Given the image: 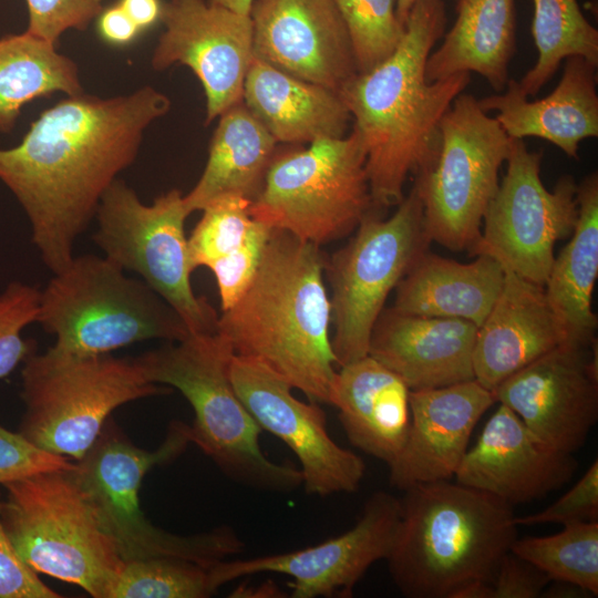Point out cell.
Masks as SVG:
<instances>
[{"instance_id": "cell-1", "label": "cell", "mask_w": 598, "mask_h": 598, "mask_svg": "<svg viewBox=\"0 0 598 598\" xmlns=\"http://www.w3.org/2000/svg\"><path fill=\"white\" fill-rule=\"evenodd\" d=\"M169 107L168 96L148 85L106 99L82 92L43 111L20 144L0 148V181L22 206L53 274L72 260L105 190Z\"/></svg>"}, {"instance_id": "cell-2", "label": "cell", "mask_w": 598, "mask_h": 598, "mask_svg": "<svg viewBox=\"0 0 598 598\" xmlns=\"http://www.w3.org/2000/svg\"><path fill=\"white\" fill-rule=\"evenodd\" d=\"M444 0H417L394 52L339 92L365 151V171L374 207L399 205L410 175L434 158L440 124L466 89L470 73L429 82L425 65L446 27Z\"/></svg>"}, {"instance_id": "cell-3", "label": "cell", "mask_w": 598, "mask_h": 598, "mask_svg": "<svg viewBox=\"0 0 598 598\" xmlns=\"http://www.w3.org/2000/svg\"><path fill=\"white\" fill-rule=\"evenodd\" d=\"M321 247L272 229L257 272L218 318L235 355L255 359L309 401L327 403L336 375Z\"/></svg>"}, {"instance_id": "cell-4", "label": "cell", "mask_w": 598, "mask_h": 598, "mask_svg": "<svg viewBox=\"0 0 598 598\" xmlns=\"http://www.w3.org/2000/svg\"><path fill=\"white\" fill-rule=\"evenodd\" d=\"M389 573L409 598H454L474 581L492 582L517 538L513 506L450 480L404 491Z\"/></svg>"}, {"instance_id": "cell-5", "label": "cell", "mask_w": 598, "mask_h": 598, "mask_svg": "<svg viewBox=\"0 0 598 598\" xmlns=\"http://www.w3.org/2000/svg\"><path fill=\"white\" fill-rule=\"evenodd\" d=\"M234 354L219 332L189 333L135 360L150 382L175 388L185 396L194 412L190 442L229 480L264 492H293L303 484L302 473L262 452V430L230 380Z\"/></svg>"}, {"instance_id": "cell-6", "label": "cell", "mask_w": 598, "mask_h": 598, "mask_svg": "<svg viewBox=\"0 0 598 598\" xmlns=\"http://www.w3.org/2000/svg\"><path fill=\"white\" fill-rule=\"evenodd\" d=\"M190 443L189 425L175 420L156 450H143L110 417L96 441L76 462L75 476L124 563L175 557L215 564L243 551V539L226 525L177 535L155 526L141 508L140 488L146 473L176 460Z\"/></svg>"}, {"instance_id": "cell-7", "label": "cell", "mask_w": 598, "mask_h": 598, "mask_svg": "<svg viewBox=\"0 0 598 598\" xmlns=\"http://www.w3.org/2000/svg\"><path fill=\"white\" fill-rule=\"evenodd\" d=\"M74 470L4 484L1 522L35 573L75 585L94 598H109L124 560Z\"/></svg>"}, {"instance_id": "cell-8", "label": "cell", "mask_w": 598, "mask_h": 598, "mask_svg": "<svg viewBox=\"0 0 598 598\" xmlns=\"http://www.w3.org/2000/svg\"><path fill=\"white\" fill-rule=\"evenodd\" d=\"M22 363L24 412L18 432L74 462L86 454L115 409L169 393L146 379L135 358L79 355L50 347Z\"/></svg>"}, {"instance_id": "cell-9", "label": "cell", "mask_w": 598, "mask_h": 598, "mask_svg": "<svg viewBox=\"0 0 598 598\" xmlns=\"http://www.w3.org/2000/svg\"><path fill=\"white\" fill-rule=\"evenodd\" d=\"M37 322L55 338L53 349L99 355L151 339L189 334L176 311L146 282L113 261L73 256L40 291Z\"/></svg>"}, {"instance_id": "cell-10", "label": "cell", "mask_w": 598, "mask_h": 598, "mask_svg": "<svg viewBox=\"0 0 598 598\" xmlns=\"http://www.w3.org/2000/svg\"><path fill=\"white\" fill-rule=\"evenodd\" d=\"M373 205L357 130L275 153L251 217L319 247L352 234Z\"/></svg>"}, {"instance_id": "cell-11", "label": "cell", "mask_w": 598, "mask_h": 598, "mask_svg": "<svg viewBox=\"0 0 598 598\" xmlns=\"http://www.w3.org/2000/svg\"><path fill=\"white\" fill-rule=\"evenodd\" d=\"M512 138L471 94L461 93L440 124L432 162L414 175L430 241L473 251Z\"/></svg>"}, {"instance_id": "cell-12", "label": "cell", "mask_w": 598, "mask_h": 598, "mask_svg": "<svg viewBox=\"0 0 598 598\" xmlns=\"http://www.w3.org/2000/svg\"><path fill=\"white\" fill-rule=\"evenodd\" d=\"M396 206L386 219L370 210L354 236L327 257L334 327L331 346L339 368L368 355L372 329L389 293L431 243L416 189L412 187Z\"/></svg>"}, {"instance_id": "cell-13", "label": "cell", "mask_w": 598, "mask_h": 598, "mask_svg": "<svg viewBox=\"0 0 598 598\" xmlns=\"http://www.w3.org/2000/svg\"><path fill=\"white\" fill-rule=\"evenodd\" d=\"M190 214L184 195L173 188L151 205L116 178L105 190L96 210L93 241L104 256L141 276L179 316L189 333H214L218 315L204 297L194 293V271L185 235Z\"/></svg>"}, {"instance_id": "cell-14", "label": "cell", "mask_w": 598, "mask_h": 598, "mask_svg": "<svg viewBox=\"0 0 598 598\" xmlns=\"http://www.w3.org/2000/svg\"><path fill=\"white\" fill-rule=\"evenodd\" d=\"M542 152L512 138L506 174L484 215L473 255L486 254L517 276L545 286L555 244L571 236L578 218V185L570 175L553 190L540 178Z\"/></svg>"}, {"instance_id": "cell-15", "label": "cell", "mask_w": 598, "mask_h": 598, "mask_svg": "<svg viewBox=\"0 0 598 598\" xmlns=\"http://www.w3.org/2000/svg\"><path fill=\"white\" fill-rule=\"evenodd\" d=\"M401 515L400 498L373 493L357 524L318 545L247 559H224L213 566L219 588L245 576L272 573L288 576L291 598H348L367 570L389 556Z\"/></svg>"}, {"instance_id": "cell-16", "label": "cell", "mask_w": 598, "mask_h": 598, "mask_svg": "<svg viewBox=\"0 0 598 598\" xmlns=\"http://www.w3.org/2000/svg\"><path fill=\"white\" fill-rule=\"evenodd\" d=\"M230 380L261 430L296 455L307 494L326 497L358 491L365 464L331 437L327 415L317 402L297 399L283 378L251 358L234 354Z\"/></svg>"}, {"instance_id": "cell-17", "label": "cell", "mask_w": 598, "mask_h": 598, "mask_svg": "<svg viewBox=\"0 0 598 598\" xmlns=\"http://www.w3.org/2000/svg\"><path fill=\"white\" fill-rule=\"evenodd\" d=\"M164 30L151 64L156 71L174 64L189 68L206 97V124L243 101V89L255 56L250 17L207 0H168Z\"/></svg>"}, {"instance_id": "cell-18", "label": "cell", "mask_w": 598, "mask_h": 598, "mask_svg": "<svg viewBox=\"0 0 598 598\" xmlns=\"http://www.w3.org/2000/svg\"><path fill=\"white\" fill-rule=\"evenodd\" d=\"M493 393L538 439L574 454L598 419L597 341L565 343L508 377Z\"/></svg>"}, {"instance_id": "cell-19", "label": "cell", "mask_w": 598, "mask_h": 598, "mask_svg": "<svg viewBox=\"0 0 598 598\" xmlns=\"http://www.w3.org/2000/svg\"><path fill=\"white\" fill-rule=\"evenodd\" d=\"M254 53L305 81L340 92L358 74L333 0H254Z\"/></svg>"}, {"instance_id": "cell-20", "label": "cell", "mask_w": 598, "mask_h": 598, "mask_svg": "<svg viewBox=\"0 0 598 598\" xmlns=\"http://www.w3.org/2000/svg\"><path fill=\"white\" fill-rule=\"evenodd\" d=\"M576 470L573 454L547 445L516 413L499 403L454 477L460 484L513 506L558 489L570 481Z\"/></svg>"}, {"instance_id": "cell-21", "label": "cell", "mask_w": 598, "mask_h": 598, "mask_svg": "<svg viewBox=\"0 0 598 598\" xmlns=\"http://www.w3.org/2000/svg\"><path fill=\"white\" fill-rule=\"evenodd\" d=\"M496 402L475 379L411 390V423L403 448L388 465L389 482L406 488L451 480L468 450L476 423Z\"/></svg>"}, {"instance_id": "cell-22", "label": "cell", "mask_w": 598, "mask_h": 598, "mask_svg": "<svg viewBox=\"0 0 598 598\" xmlns=\"http://www.w3.org/2000/svg\"><path fill=\"white\" fill-rule=\"evenodd\" d=\"M504 270L502 290L477 329L473 354L474 378L492 392L538 358L575 341L544 286Z\"/></svg>"}, {"instance_id": "cell-23", "label": "cell", "mask_w": 598, "mask_h": 598, "mask_svg": "<svg viewBox=\"0 0 598 598\" xmlns=\"http://www.w3.org/2000/svg\"><path fill=\"white\" fill-rule=\"evenodd\" d=\"M477 327L455 318L405 315L383 308L368 354L399 375L410 390L474 380Z\"/></svg>"}, {"instance_id": "cell-24", "label": "cell", "mask_w": 598, "mask_h": 598, "mask_svg": "<svg viewBox=\"0 0 598 598\" xmlns=\"http://www.w3.org/2000/svg\"><path fill=\"white\" fill-rule=\"evenodd\" d=\"M596 69L582 56H569L558 85L544 99L528 101L509 79L505 91L477 101L485 112L497 111L495 118L509 138H543L578 158L580 142L598 136Z\"/></svg>"}, {"instance_id": "cell-25", "label": "cell", "mask_w": 598, "mask_h": 598, "mask_svg": "<svg viewBox=\"0 0 598 598\" xmlns=\"http://www.w3.org/2000/svg\"><path fill=\"white\" fill-rule=\"evenodd\" d=\"M410 391L399 375L368 354L339 368L328 404L338 410L351 444L389 465L410 429Z\"/></svg>"}, {"instance_id": "cell-26", "label": "cell", "mask_w": 598, "mask_h": 598, "mask_svg": "<svg viewBox=\"0 0 598 598\" xmlns=\"http://www.w3.org/2000/svg\"><path fill=\"white\" fill-rule=\"evenodd\" d=\"M243 102L277 143L346 136L351 115L339 92L290 75L254 56Z\"/></svg>"}, {"instance_id": "cell-27", "label": "cell", "mask_w": 598, "mask_h": 598, "mask_svg": "<svg viewBox=\"0 0 598 598\" xmlns=\"http://www.w3.org/2000/svg\"><path fill=\"white\" fill-rule=\"evenodd\" d=\"M505 270L481 254L468 264L424 251L396 286L393 309L419 317L455 318L482 326L504 283Z\"/></svg>"}, {"instance_id": "cell-28", "label": "cell", "mask_w": 598, "mask_h": 598, "mask_svg": "<svg viewBox=\"0 0 598 598\" xmlns=\"http://www.w3.org/2000/svg\"><path fill=\"white\" fill-rule=\"evenodd\" d=\"M456 19L442 44L427 58L429 82L475 72L496 91L508 82L515 52V0H456Z\"/></svg>"}, {"instance_id": "cell-29", "label": "cell", "mask_w": 598, "mask_h": 598, "mask_svg": "<svg viewBox=\"0 0 598 598\" xmlns=\"http://www.w3.org/2000/svg\"><path fill=\"white\" fill-rule=\"evenodd\" d=\"M277 144L243 101L224 111L209 143L205 168L184 195L188 213L202 210L221 195L252 202L262 188Z\"/></svg>"}, {"instance_id": "cell-30", "label": "cell", "mask_w": 598, "mask_h": 598, "mask_svg": "<svg viewBox=\"0 0 598 598\" xmlns=\"http://www.w3.org/2000/svg\"><path fill=\"white\" fill-rule=\"evenodd\" d=\"M578 218L568 244L554 259L546 295L575 341L591 344L598 319L592 292L598 276V175L586 176L577 189Z\"/></svg>"}, {"instance_id": "cell-31", "label": "cell", "mask_w": 598, "mask_h": 598, "mask_svg": "<svg viewBox=\"0 0 598 598\" xmlns=\"http://www.w3.org/2000/svg\"><path fill=\"white\" fill-rule=\"evenodd\" d=\"M56 48L28 31L0 39V133L11 132L35 99L84 92L76 63Z\"/></svg>"}, {"instance_id": "cell-32", "label": "cell", "mask_w": 598, "mask_h": 598, "mask_svg": "<svg viewBox=\"0 0 598 598\" xmlns=\"http://www.w3.org/2000/svg\"><path fill=\"white\" fill-rule=\"evenodd\" d=\"M532 35L538 56L518 82L525 96H534L569 56L598 65V31L581 12L577 0H533Z\"/></svg>"}, {"instance_id": "cell-33", "label": "cell", "mask_w": 598, "mask_h": 598, "mask_svg": "<svg viewBox=\"0 0 598 598\" xmlns=\"http://www.w3.org/2000/svg\"><path fill=\"white\" fill-rule=\"evenodd\" d=\"M511 551L550 580L570 582L598 595V520L573 523L549 536L516 538Z\"/></svg>"}, {"instance_id": "cell-34", "label": "cell", "mask_w": 598, "mask_h": 598, "mask_svg": "<svg viewBox=\"0 0 598 598\" xmlns=\"http://www.w3.org/2000/svg\"><path fill=\"white\" fill-rule=\"evenodd\" d=\"M213 565L175 557L125 561L109 598L210 597L218 590Z\"/></svg>"}, {"instance_id": "cell-35", "label": "cell", "mask_w": 598, "mask_h": 598, "mask_svg": "<svg viewBox=\"0 0 598 598\" xmlns=\"http://www.w3.org/2000/svg\"><path fill=\"white\" fill-rule=\"evenodd\" d=\"M346 25L358 73H365L389 58L405 27L395 0H333Z\"/></svg>"}, {"instance_id": "cell-36", "label": "cell", "mask_w": 598, "mask_h": 598, "mask_svg": "<svg viewBox=\"0 0 598 598\" xmlns=\"http://www.w3.org/2000/svg\"><path fill=\"white\" fill-rule=\"evenodd\" d=\"M251 200L238 195H221L209 202L188 238L193 269H208L236 251L246 240L255 219L249 213Z\"/></svg>"}, {"instance_id": "cell-37", "label": "cell", "mask_w": 598, "mask_h": 598, "mask_svg": "<svg viewBox=\"0 0 598 598\" xmlns=\"http://www.w3.org/2000/svg\"><path fill=\"white\" fill-rule=\"evenodd\" d=\"M39 298L40 290L21 281H11L0 293V379L35 351V342L22 331L37 322Z\"/></svg>"}, {"instance_id": "cell-38", "label": "cell", "mask_w": 598, "mask_h": 598, "mask_svg": "<svg viewBox=\"0 0 598 598\" xmlns=\"http://www.w3.org/2000/svg\"><path fill=\"white\" fill-rule=\"evenodd\" d=\"M271 230L269 226L256 220L244 244L209 268L216 279L221 311L229 309L250 285Z\"/></svg>"}, {"instance_id": "cell-39", "label": "cell", "mask_w": 598, "mask_h": 598, "mask_svg": "<svg viewBox=\"0 0 598 598\" xmlns=\"http://www.w3.org/2000/svg\"><path fill=\"white\" fill-rule=\"evenodd\" d=\"M105 0H25L31 34L58 45L69 30L84 31L104 9Z\"/></svg>"}, {"instance_id": "cell-40", "label": "cell", "mask_w": 598, "mask_h": 598, "mask_svg": "<svg viewBox=\"0 0 598 598\" xmlns=\"http://www.w3.org/2000/svg\"><path fill=\"white\" fill-rule=\"evenodd\" d=\"M76 462L47 452L0 424V485L50 471H71Z\"/></svg>"}, {"instance_id": "cell-41", "label": "cell", "mask_w": 598, "mask_h": 598, "mask_svg": "<svg viewBox=\"0 0 598 598\" xmlns=\"http://www.w3.org/2000/svg\"><path fill=\"white\" fill-rule=\"evenodd\" d=\"M517 525L560 524L598 520V462L591 463L581 478L545 509L516 517Z\"/></svg>"}, {"instance_id": "cell-42", "label": "cell", "mask_w": 598, "mask_h": 598, "mask_svg": "<svg viewBox=\"0 0 598 598\" xmlns=\"http://www.w3.org/2000/svg\"><path fill=\"white\" fill-rule=\"evenodd\" d=\"M2 498L0 492V598L61 597L41 580L16 550L1 522Z\"/></svg>"}, {"instance_id": "cell-43", "label": "cell", "mask_w": 598, "mask_h": 598, "mask_svg": "<svg viewBox=\"0 0 598 598\" xmlns=\"http://www.w3.org/2000/svg\"><path fill=\"white\" fill-rule=\"evenodd\" d=\"M550 578L511 550L501 559L491 582L492 598H537Z\"/></svg>"}, {"instance_id": "cell-44", "label": "cell", "mask_w": 598, "mask_h": 598, "mask_svg": "<svg viewBox=\"0 0 598 598\" xmlns=\"http://www.w3.org/2000/svg\"><path fill=\"white\" fill-rule=\"evenodd\" d=\"M100 38L114 47H126L142 33L118 3L104 8L96 18Z\"/></svg>"}, {"instance_id": "cell-45", "label": "cell", "mask_w": 598, "mask_h": 598, "mask_svg": "<svg viewBox=\"0 0 598 598\" xmlns=\"http://www.w3.org/2000/svg\"><path fill=\"white\" fill-rule=\"evenodd\" d=\"M117 3L142 32L162 19L164 3L161 0H118Z\"/></svg>"}, {"instance_id": "cell-46", "label": "cell", "mask_w": 598, "mask_h": 598, "mask_svg": "<svg viewBox=\"0 0 598 598\" xmlns=\"http://www.w3.org/2000/svg\"><path fill=\"white\" fill-rule=\"evenodd\" d=\"M553 585H547L542 597L549 598H570V597H589L592 596L589 591L581 587L560 580H554Z\"/></svg>"}, {"instance_id": "cell-47", "label": "cell", "mask_w": 598, "mask_h": 598, "mask_svg": "<svg viewBox=\"0 0 598 598\" xmlns=\"http://www.w3.org/2000/svg\"><path fill=\"white\" fill-rule=\"evenodd\" d=\"M233 594L234 595H230V597H258V594H261V597H285L282 591H280L272 581L269 584H261L255 589L251 587L248 589L240 587Z\"/></svg>"}, {"instance_id": "cell-48", "label": "cell", "mask_w": 598, "mask_h": 598, "mask_svg": "<svg viewBox=\"0 0 598 598\" xmlns=\"http://www.w3.org/2000/svg\"><path fill=\"white\" fill-rule=\"evenodd\" d=\"M208 2L231 10L237 13L249 16L254 0H207Z\"/></svg>"}, {"instance_id": "cell-49", "label": "cell", "mask_w": 598, "mask_h": 598, "mask_svg": "<svg viewBox=\"0 0 598 598\" xmlns=\"http://www.w3.org/2000/svg\"><path fill=\"white\" fill-rule=\"evenodd\" d=\"M417 0H395V11L400 22L405 27L406 19Z\"/></svg>"}]
</instances>
